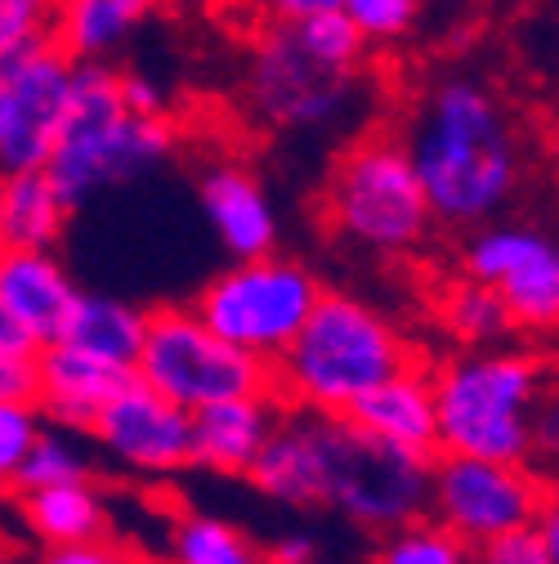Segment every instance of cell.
I'll use <instances>...</instances> for the list:
<instances>
[{
  "label": "cell",
  "instance_id": "cell-23",
  "mask_svg": "<svg viewBox=\"0 0 559 564\" xmlns=\"http://www.w3.org/2000/svg\"><path fill=\"white\" fill-rule=\"evenodd\" d=\"M73 206L63 202L45 166L6 175V247H41L54 251L63 242Z\"/></svg>",
  "mask_w": 559,
  "mask_h": 564
},
{
  "label": "cell",
  "instance_id": "cell-4",
  "mask_svg": "<svg viewBox=\"0 0 559 564\" xmlns=\"http://www.w3.org/2000/svg\"><path fill=\"white\" fill-rule=\"evenodd\" d=\"M555 368L533 349H465L435 368L439 453L528 462L533 408L550 386Z\"/></svg>",
  "mask_w": 559,
  "mask_h": 564
},
{
  "label": "cell",
  "instance_id": "cell-25",
  "mask_svg": "<svg viewBox=\"0 0 559 564\" xmlns=\"http://www.w3.org/2000/svg\"><path fill=\"white\" fill-rule=\"evenodd\" d=\"M171 564H268L233 524L216 516H184L171 529Z\"/></svg>",
  "mask_w": 559,
  "mask_h": 564
},
{
  "label": "cell",
  "instance_id": "cell-21",
  "mask_svg": "<svg viewBox=\"0 0 559 564\" xmlns=\"http://www.w3.org/2000/svg\"><path fill=\"white\" fill-rule=\"evenodd\" d=\"M157 0H54L50 36L73 58H108Z\"/></svg>",
  "mask_w": 559,
  "mask_h": 564
},
{
  "label": "cell",
  "instance_id": "cell-14",
  "mask_svg": "<svg viewBox=\"0 0 559 564\" xmlns=\"http://www.w3.org/2000/svg\"><path fill=\"white\" fill-rule=\"evenodd\" d=\"M134 381V368L95 359L86 349L73 345H41L36 349V403L45 421H58L63 431H86L95 426V416Z\"/></svg>",
  "mask_w": 559,
  "mask_h": 564
},
{
  "label": "cell",
  "instance_id": "cell-39",
  "mask_svg": "<svg viewBox=\"0 0 559 564\" xmlns=\"http://www.w3.org/2000/svg\"><path fill=\"white\" fill-rule=\"evenodd\" d=\"M537 529H541V538H546V546H550V560L559 564V484L546 488V502H541V511H537Z\"/></svg>",
  "mask_w": 559,
  "mask_h": 564
},
{
  "label": "cell",
  "instance_id": "cell-10",
  "mask_svg": "<svg viewBox=\"0 0 559 564\" xmlns=\"http://www.w3.org/2000/svg\"><path fill=\"white\" fill-rule=\"evenodd\" d=\"M461 269L506 301L515 332L537 340L559 336V238L550 229L511 220L474 225Z\"/></svg>",
  "mask_w": 559,
  "mask_h": 564
},
{
  "label": "cell",
  "instance_id": "cell-24",
  "mask_svg": "<svg viewBox=\"0 0 559 564\" xmlns=\"http://www.w3.org/2000/svg\"><path fill=\"white\" fill-rule=\"evenodd\" d=\"M435 318L439 327L465 345V349H483V345H506V336H515V323H511V310L506 301L487 288V282L461 273L457 282L439 292V305H435Z\"/></svg>",
  "mask_w": 559,
  "mask_h": 564
},
{
  "label": "cell",
  "instance_id": "cell-41",
  "mask_svg": "<svg viewBox=\"0 0 559 564\" xmlns=\"http://www.w3.org/2000/svg\"><path fill=\"white\" fill-rule=\"evenodd\" d=\"M0 251H6V175H0Z\"/></svg>",
  "mask_w": 559,
  "mask_h": 564
},
{
  "label": "cell",
  "instance_id": "cell-1",
  "mask_svg": "<svg viewBox=\"0 0 559 564\" xmlns=\"http://www.w3.org/2000/svg\"><path fill=\"white\" fill-rule=\"evenodd\" d=\"M403 144L430 197L435 225L474 229L497 220L524 184V139L502 95L474 73L421 86L403 121Z\"/></svg>",
  "mask_w": 559,
  "mask_h": 564
},
{
  "label": "cell",
  "instance_id": "cell-18",
  "mask_svg": "<svg viewBox=\"0 0 559 564\" xmlns=\"http://www.w3.org/2000/svg\"><path fill=\"white\" fill-rule=\"evenodd\" d=\"M201 210L206 225L216 229L220 247L233 260H255L268 256L277 242V220H273V202L260 188V180L238 166V162H220L201 175Z\"/></svg>",
  "mask_w": 559,
  "mask_h": 564
},
{
  "label": "cell",
  "instance_id": "cell-3",
  "mask_svg": "<svg viewBox=\"0 0 559 564\" xmlns=\"http://www.w3.org/2000/svg\"><path fill=\"white\" fill-rule=\"evenodd\" d=\"M175 149V121L166 112H130L121 99V73L103 58H77L73 95L50 149L45 175L67 206H81L95 193L139 180L166 162Z\"/></svg>",
  "mask_w": 559,
  "mask_h": 564
},
{
  "label": "cell",
  "instance_id": "cell-36",
  "mask_svg": "<svg viewBox=\"0 0 559 564\" xmlns=\"http://www.w3.org/2000/svg\"><path fill=\"white\" fill-rule=\"evenodd\" d=\"M121 99H125L130 112H166L162 86L149 82V77H134V73H121Z\"/></svg>",
  "mask_w": 559,
  "mask_h": 564
},
{
  "label": "cell",
  "instance_id": "cell-27",
  "mask_svg": "<svg viewBox=\"0 0 559 564\" xmlns=\"http://www.w3.org/2000/svg\"><path fill=\"white\" fill-rule=\"evenodd\" d=\"M292 28H296L300 45L318 63L336 67V73H359L363 58H368V36L354 28V19H349L344 10H327V14H314V19L292 23Z\"/></svg>",
  "mask_w": 559,
  "mask_h": 564
},
{
  "label": "cell",
  "instance_id": "cell-37",
  "mask_svg": "<svg viewBox=\"0 0 559 564\" xmlns=\"http://www.w3.org/2000/svg\"><path fill=\"white\" fill-rule=\"evenodd\" d=\"M273 23H305L314 14H327V10H340L344 0H264Z\"/></svg>",
  "mask_w": 559,
  "mask_h": 564
},
{
  "label": "cell",
  "instance_id": "cell-32",
  "mask_svg": "<svg viewBox=\"0 0 559 564\" xmlns=\"http://www.w3.org/2000/svg\"><path fill=\"white\" fill-rule=\"evenodd\" d=\"M54 0H0V54H14L50 36Z\"/></svg>",
  "mask_w": 559,
  "mask_h": 564
},
{
  "label": "cell",
  "instance_id": "cell-17",
  "mask_svg": "<svg viewBox=\"0 0 559 564\" xmlns=\"http://www.w3.org/2000/svg\"><path fill=\"white\" fill-rule=\"evenodd\" d=\"M354 426H363L368 435L407 448V453H439V412H435V368L412 364L398 377L381 381L376 390H368L354 408L344 412Z\"/></svg>",
  "mask_w": 559,
  "mask_h": 564
},
{
  "label": "cell",
  "instance_id": "cell-11",
  "mask_svg": "<svg viewBox=\"0 0 559 564\" xmlns=\"http://www.w3.org/2000/svg\"><path fill=\"white\" fill-rule=\"evenodd\" d=\"M359 73H336L318 63L292 23L260 32L246 67V104L273 130H322L354 108Z\"/></svg>",
  "mask_w": 559,
  "mask_h": 564
},
{
  "label": "cell",
  "instance_id": "cell-38",
  "mask_svg": "<svg viewBox=\"0 0 559 564\" xmlns=\"http://www.w3.org/2000/svg\"><path fill=\"white\" fill-rule=\"evenodd\" d=\"M36 340L19 327V318L6 310V301H0V355H36Z\"/></svg>",
  "mask_w": 559,
  "mask_h": 564
},
{
  "label": "cell",
  "instance_id": "cell-42",
  "mask_svg": "<svg viewBox=\"0 0 559 564\" xmlns=\"http://www.w3.org/2000/svg\"><path fill=\"white\" fill-rule=\"evenodd\" d=\"M0 560H6V538H0Z\"/></svg>",
  "mask_w": 559,
  "mask_h": 564
},
{
  "label": "cell",
  "instance_id": "cell-5",
  "mask_svg": "<svg viewBox=\"0 0 559 564\" xmlns=\"http://www.w3.org/2000/svg\"><path fill=\"white\" fill-rule=\"evenodd\" d=\"M327 220L344 242L372 256H403L430 238L435 210L403 134H368L336 158Z\"/></svg>",
  "mask_w": 559,
  "mask_h": 564
},
{
  "label": "cell",
  "instance_id": "cell-12",
  "mask_svg": "<svg viewBox=\"0 0 559 564\" xmlns=\"http://www.w3.org/2000/svg\"><path fill=\"white\" fill-rule=\"evenodd\" d=\"M73 73L77 58L54 36L0 54V175L50 162L73 95Z\"/></svg>",
  "mask_w": 559,
  "mask_h": 564
},
{
  "label": "cell",
  "instance_id": "cell-33",
  "mask_svg": "<svg viewBox=\"0 0 559 564\" xmlns=\"http://www.w3.org/2000/svg\"><path fill=\"white\" fill-rule=\"evenodd\" d=\"M474 564H555V560H550V546H546L541 529L524 524V529H511L493 542L474 546Z\"/></svg>",
  "mask_w": 559,
  "mask_h": 564
},
{
  "label": "cell",
  "instance_id": "cell-30",
  "mask_svg": "<svg viewBox=\"0 0 559 564\" xmlns=\"http://www.w3.org/2000/svg\"><path fill=\"white\" fill-rule=\"evenodd\" d=\"M340 10L354 19V28L368 36V45H394L416 32L421 0H344Z\"/></svg>",
  "mask_w": 559,
  "mask_h": 564
},
{
  "label": "cell",
  "instance_id": "cell-19",
  "mask_svg": "<svg viewBox=\"0 0 559 564\" xmlns=\"http://www.w3.org/2000/svg\"><path fill=\"white\" fill-rule=\"evenodd\" d=\"M251 484L268 492L273 502L287 507H322V466H318V431L314 412L305 408H283L273 435L264 440Z\"/></svg>",
  "mask_w": 559,
  "mask_h": 564
},
{
  "label": "cell",
  "instance_id": "cell-16",
  "mask_svg": "<svg viewBox=\"0 0 559 564\" xmlns=\"http://www.w3.org/2000/svg\"><path fill=\"white\" fill-rule=\"evenodd\" d=\"M277 394H238L193 412V466L216 475H251L264 440L283 416Z\"/></svg>",
  "mask_w": 559,
  "mask_h": 564
},
{
  "label": "cell",
  "instance_id": "cell-20",
  "mask_svg": "<svg viewBox=\"0 0 559 564\" xmlns=\"http://www.w3.org/2000/svg\"><path fill=\"white\" fill-rule=\"evenodd\" d=\"M144 332H149V310L125 305L117 296L81 292L73 314H67V323H63L58 340L73 345V349H86V355H95V359L134 368L139 349H144Z\"/></svg>",
  "mask_w": 559,
  "mask_h": 564
},
{
  "label": "cell",
  "instance_id": "cell-26",
  "mask_svg": "<svg viewBox=\"0 0 559 564\" xmlns=\"http://www.w3.org/2000/svg\"><path fill=\"white\" fill-rule=\"evenodd\" d=\"M372 564H474V546L461 542L452 529H443L435 516H421L381 533Z\"/></svg>",
  "mask_w": 559,
  "mask_h": 564
},
{
  "label": "cell",
  "instance_id": "cell-35",
  "mask_svg": "<svg viewBox=\"0 0 559 564\" xmlns=\"http://www.w3.org/2000/svg\"><path fill=\"white\" fill-rule=\"evenodd\" d=\"M45 564H130L112 542L90 538V542H73V546H50Z\"/></svg>",
  "mask_w": 559,
  "mask_h": 564
},
{
  "label": "cell",
  "instance_id": "cell-40",
  "mask_svg": "<svg viewBox=\"0 0 559 564\" xmlns=\"http://www.w3.org/2000/svg\"><path fill=\"white\" fill-rule=\"evenodd\" d=\"M314 555H318V546L309 538H283V542L273 546V560L268 564H314Z\"/></svg>",
  "mask_w": 559,
  "mask_h": 564
},
{
  "label": "cell",
  "instance_id": "cell-34",
  "mask_svg": "<svg viewBox=\"0 0 559 564\" xmlns=\"http://www.w3.org/2000/svg\"><path fill=\"white\" fill-rule=\"evenodd\" d=\"M0 399H36V355H0Z\"/></svg>",
  "mask_w": 559,
  "mask_h": 564
},
{
  "label": "cell",
  "instance_id": "cell-8",
  "mask_svg": "<svg viewBox=\"0 0 559 564\" xmlns=\"http://www.w3.org/2000/svg\"><path fill=\"white\" fill-rule=\"evenodd\" d=\"M318 296L322 282L305 264L268 251L216 273L197 292L193 310L206 327L233 340L238 349H251L255 359L277 364L283 349L296 340V332L305 327V318L314 314Z\"/></svg>",
  "mask_w": 559,
  "mask_h": 564
},
{
  "label": "cell",
  "instance_id": "cell-28",
  "mask_svg": "<svg viewBox=\"0 0 559 564\" xmlns=\"http://www.w3.org/2000/svg\"><path fill=\"white\" fill-rule=\"evenodd\" d=\"M67 479H90V457L86 448L73 440V435H63V431H41L23 470H19V488H14V498L19 492H32V488H45V484H67Z\"/></svg>",
  "mask_w": 559,
  "mask_h": 564
},
{
  "label": "cell",
  "instance_id": "cell-43",
  "mask_svg": "<svg viewBox=\"0 0 559 564\" xmlns=\"http://www.w3.org/2000/svg\"><path fill=\"white\" fill-rule=\"evenodd\" d=\"M550 368H555V377H559V359H555V364H550Z\"/></svg>",
  "mask_w": 559,
  "mask_h": 564
},
{
  "label": "cell",
  "instance_id": "cell-29",
  "mask_svg": "<svg viewBox=\"0 0 559 564\" xmlns=\"http://www.w3.org/2000/svg\"><path fill=\"white\" fill-rule=\"evenodd\" d=\"M45 431V412L36 399H0V492L19 488V470Z\"/></svg>",
  "mask_w": 559,
  "mask_h": 564
},
{
  "label": "cell",
  "instance_id": "cell-13",
  "mask_svg": "<svg viewBox=\"0 0 559 564\" xmlns=\"http://www.w3.org/2000/svg\"><path fill=\"white\" fill-rule=\"evenodd\" d=\"M95 444L139 475H175L193 466V412L144 381H130L90 426Z\"/></svg>",
  "mask_w": 559,
  "mask_h": 564
},
{
  "label": "cell",
  "instance_id": "cell-6",
  "mask_svg": "<svg viewBox=\"0 0 559 564\" xmlns=\"http://www.w3.org/2000/svg\"><path fill=\"white\" fill-rule=\"evenodd\" d=\"M322 507L340 511L368 533H390L430 516V466L435 457L394 448L344 412H314Z\"/></svg>",
  "mask_w": 559,
  "mask_h": 564
},
{
  "label": "cell",
  "instance_id": "cell-15",
  "mask_svg": "<svg viewBox=\"0 0 559 564\" xmlns=\"http://www.w3.org/2000/svg\"><path fill=\"white\" fill-rule=\"evenodd\" d=\"M81 288L63 269L54 251L41 247H6L0 251V301L19 318V327L36 345H54L73 314Z\"/></svg>",
  "mask_w": 559,
  "mask_h": 564
},
{
  "label": "cell",
  "instance_id": "cell-9",
  "mask_svg": "<svg viewBox=\"0 0 559 564\" xmlns=\"http://www.w3.org/2000/svg\"><path fill=\"white\" fill-rule=\"evenodd\" d=\"M546 479L528 462H493L435 453L430 466V516L461 542L483 546L511 529L537 524L546 502Z\"/></svg>",
  "mask_w": 559,
  "mask_h": 564
},
{
  "label": "cell",
  "instance_id": "cell-31",
  "mask_svg": "<svg viewBox=\"0 0 559 564\" xmlns=\"http://www.w3.org/2000/svg\"><path fill=\"white\" fill-rule=\"evenodd\" d=\"M528 466H533L546 484H559V377H550V386L541 390V399H537V408H533Z\"/></svg>",
  "mask_w": 559,
  "mask_h": 564
},
{
  "label": "cell",
  "instance_id": "cell-7",
  "mask_svg": "<svg viewBox=\"0 0 559 564\" xmlns=\"http://www.w3.org/2000/svg\"><path fill=\"white\" fill-rule=\"evenodd\" d=\"M134 377L188 412L238 394H277L273 364L211 332L193 305H166L149 314Z\"/></svg>",
  "mask_w": 559,
  "mask_h": 564
},
{
  "label": "cell",
  "instance_id": "cell-22",
  "mask_svg": "<svg viewBox=\"0 0 559 564\" xmlns=\"http://www.w3.org/2000/svg\"><path fill=\"white\" fill-rule=\"evenodd\" d=\"M19 502H23L28 529H32L45 546L90 542V538H103V529H108L103 498H99V488H95L90 479L45 484V488L19 492Z\"/></svg>",
  "mask_w": 559,
  "mask_h": 564
},
{
  "label": "cell",
  "instance_id": "cell-2",
  "mask_svg": "<svg viewBox=\"0 0 559 564\" xmlns=\"http://www.w3.org/2000/svg\"><path fill=\"white\" fill-rule=\"evenodd\" d=\"M421 364L412 340L368 301L322 292L296 340L273 364V390L287 408L349 412L368 390Z\"/></svg>",
  "mask_w": 559,
  "mask_h": 564
}]
</instances>
